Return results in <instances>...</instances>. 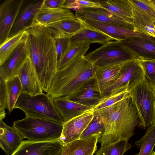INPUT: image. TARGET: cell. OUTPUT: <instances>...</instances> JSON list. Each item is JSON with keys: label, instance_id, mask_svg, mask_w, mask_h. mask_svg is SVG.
Segmentation results:
<instances>
[{"label": "cell", "instance_id": "cell-1", "mask_svg": "<svg viewBox=\"0 0 155 155\" xmlns=\"http://www.w3.org/2000/svg\"><path fill=\"white\" fill-rule=\"evenodd\" d=\"M105 127L104 135L98 139L101 146L119 141H128L134 134L140 123L137 108L129 95L123 100L107 107L94 111Z\"/></svg>", "mask_w": 155, "mask_h": 155}, {"label": "cell", "instance_id": "cell-2", "mask_svg": "<svg viewBox=\"0 0 155 155\" xmlns=\"http://www.w3.org/2000/svg\"><path fill=\"white\" fill-rule=\"evenodd\" d=\"M26 40L28 57L36 71L42 89L47 93L57 72L58 60L54 39L44 26L27 30Z\"/></svg>", "mask_w": 155, "mask_h": 155}, {"label": "cell", "instance_id": "cell-3", "mask_svg": "<svg viewBox=\"0 0 155 155\" xmlns=\"http://www.w3.org/2000/svg\"><path fill=\"white\" fill-rule=\"evenodd\" d=\"M96 68L85 56H80L57 71L47 94L53 99L76 93L94 79Z\"/></svg>", "mask_w": 155, "mask_h": 155}, {"label": "cell", "instance_id": "cell-4", "mask_svg": "<svg viewBox=\"0 0 155 155\" xmlns=\"http://www.w3.org/2000/svg\"><path fill=\"white\" fill-rule=\"evenodd\" d=\"M63 124L49 120L26 117L14 121L13 127L23 139L38 142L59 140Z\"/></svg>", "mask_w": 155, "mask_h": 155}, {"label": "cell", "instance_id": "cell-5", "mask_svg": "<svg viewBox=\"0 0 155 155\" xmlns=\"http://www.w3.org/2000/svg\"><path fill=\"white\" fill-rule=\"evenodd\" d=\"M14 108L21 110L26 117L49 120L63 124L64 123L54 106L53 99L45 93L31 95L23 92Z\"/></svg>", "mask_w": 155, "mask_h": 155}, {"label": "cell", "instance_id": "cell-6", "mask_svg": "<svg viewBox=\"0 0 155 155\" xmlns=\"http://www.w3.org/2000/svg\"><path fill=\"white\" fill-rule=\"evenodd\" d=\"M96 68L124 64L138 59L119 41H110L85 56Z\"/></svg>", "mask_w": 155, "mask_h": 155}, {"label": "cell", "instance_id": "cell-7", "mask_svg": "<svg viewBox=\"0 0 155 155\" xmlns=\"http://www.w3.org/2000/svg\"><path fill=\"white\" fill-rule=\"evenodd\" d=\"M138 112L139 126L145 129L155 124V94L144 79L128 91Z\"/></svg>", "mask_w": 155, "mask_h": 155}, {"label": "cell", "instance_id": "cell-8", "mask_svg": "<svg viewBox=\"0 0 155 155\" xmlns=\"http://www.w3.org/2000/svg\"><path fill=\"white\" fill-rule=\"evenodd\" d=\"M144 79V72L138 59L125 63L121 66L119 76L116 81L105 89L103 96L109 94L113 91L127 85L128 90Z\"/></svg>", "mask_w": 155, "mask_h": 155}, {"label": "cell", "instance_id": "cell-9", "mask_svg": "<svg viewBox=\"0 0 155 155\" xmlns=\"http://www.w3.org/2000/svg\"><path fill=\"white\" fill-rule=\"evenodd\" d=\"M78 19L86 26L101 32L116 41H120L132 36L155 39V37L115 24L90 19Z\"/></svg>", "mask_w": 155, "mask_h": 155}, {"label": "cell", "instance_id": "cell-10", "mask_svg": "<svg viewBox=\"0 0 155 155\" xmlns=\"http://www.w3.org/2000/svg\"><path fill=\"white\" fill-rule=\"evenodd\" d=\"M135 31L144 34L145 26L155 23V5L151 0H129Z\"/></svg>", "mask_w": 155, "mask_h": 155}, {"label": "cell", "instance_id": "cell-11", "mask_svg": "<svg viewBox=\"0 0 155 155\" xmlns=\"http://www.w3.org/2000/svg\"><path fill=\"white\" fill-rule=\"evenodd\" d=\"M64 145L60 140L33 142L23 141L11 155H60Z\"/></svg>", "mask_w": 155, "mask_h": 155}, {"label": "cell", "instance_id": "cell-12", "mask_svg": "<svg viewBox=\"0 0 155 155\" xmlns=\"http://www.w3.org/2000/svg\"><path fill=\"white\" fill-rule=\"evenodd\" d=\"M24 0H5L0 6V44L9 37Z\"/></svg>", "mask_w": 155, "mask_h": 155}, {"label": "cell", "instance_id": "cell-13", "mask_svg": "<svg viewBox=\"0 0 155 155\" xmlns=\"http://www.w3.org/2000/svg\"><path fill=\"white\" fill-rule=\"evenodd\" d=\"M43 2V0H24L9 38L31 27L33 19L41 8Z\"/></svg>", "mask_w": 155, "mask_h": 155}, {"label": "cell", "instance_id": "cell-14", "mask_svg": "<svg viewBox=\"0 0 155 155\" xmlns=\"http://www.w3.org/2000/svg\"><path fill=\"white\" fill-rule=\"evenodd\" d=\"M94 117V112L91 110L65 122L59 140L65 145L79 139Z\"/></svg>", "mask_w": 155, "mask_h": 155}, {"label": "cell", "instance_id": "cell-15", "mask_svg": "<svg viewBox=\"0 0 155 155\" xmlns=\"http://www.w3.org/2000/svg\"><path fill=\"white\" fill-rule=\"evenodd\" d=\"M75 16L80 19L111 23L134 30L133 23L103 8H83L76 11Z\"/></svg>", "mask_w": 155, "mask_h": 155}, {"label": "cell", "instance_id": "cell-16", "mask_svg": "<svg viewBox=\"0 0 155 155\" xmlns=\"http://www.w3.org/2000/svg\"><path fill=\"white\" fill-rule=\"evenodd\" d=\"M28 57L26 41L21 44L7 59L0 65V76L6 81L17 76Z\"/></svg>", "mask_w": 155, "mask_h": 155}, {"label": "cell", "instance_id": "cell-17", "mask_svg": "<svg viewBox=\"0 0 155 155\" xmlns=\"http://www.w3.org/2000/svg\"><path fill=\"white\" fill-rule=\"evenodd\" d=\"M119 41L138 59L155 60V39L132 36Z\"/></svg>", "mask_w": 155, "mask_h": 155}, {"label": "cell", "instance_id": "cell-18", "mask_svg": "<svg viewBox=\"0 0 155 155\" xmlns=\"http://www.w3.org/2000/svg\"><path fill=\"white\" fill-rule=\"evenodd\" d=\"M75 17L70 9L49 8L42 5L41 9L33 18L31 27L37 25L45 26Z\"/></svg>", "mask_w": 155, "mask_h": 155}, {"label": "cell", "instance_id": "cell-19", "mask_svg": "<svg viewBox=\"0 0 155 155\" xmlns=\"http://www.w3.org/2000/svg\"><path fill=\"white\" fill-rule=\"evenodd\" d=\"M17 76L21 82L23 92L31 95L43 93V90L35 68L29 57Z\"/></svg>", "mask_w": 155, "mask_h": 155}, {"label": "cell", "instance_id": "cell-20", "mask_svg": "<svg viewBox=\"0 0 155 155\" xmlns=\"http://www.w3.org/2000/svg\"><path fill=\"white\" fill-rule=\"evenodd\" d=\"M123 64L96 68L93 84L94 89L103 97L104 90L118 78Z\"/></svg>", "mask_w": 155, "mask_h": 155}, {"label": "cell", "instance_id": "cell-21", "mask_svg": "<svg viewBox=\"0 0 155 155\" xmlns=\"http://www.w3.org/2000/svg\"><path fill=\"white\" fill-rule=\"evenodd\" d=\"M53 101L56 110L64 123L92 109L89 107L71 101L66 97L54 98Z\"/></svg>", "mask_w": 155, "mask_h": 155}, {"label": "cell", "instance_id": "cell-22", "mask_svg": "<svg viewBox=\"0 0 155 155\" xmlns=\"http://www.w3.org/2000/svg\"><path fill=\"white\" fill-rule=\"evenodd\" d=\"M100 137L97 135L85 139H78L64 145L60 155H93Z\"/></svg>", "mask_w": 155, "mask_h": 155}, {"label": "cell", "instance_id": "cell-23", "mask_svg": "<svg viewBox=\"0 0 155 155\" xmlns=\"http://www.w3.org/2000/svg\"><path fill=\"white\" fill-rule=\"evenodd\" d=\"M23 138L12 126L0 121V146L5 153L11 155L23 141Z\"/></svg>", "mask_w": 155, "mask_h": 155}, {"label": "cell", "instance_id": "cell-24", "mask_svg": "<svg viewBox=\"0 0 155 155\" xmlns=\"http://www.w3.org/2000/svg\"><path fill=\"white\" fill-rule=\"evenodd\" d=\"M82 23L81 28L69 38V45L85 42L89 44L97 43L103 45L114 40L102 32L89 28Z\"/></svg>", "mask_w": 155, "mask_h": 155}, {"label": "cell", "instance_id": "cell-25", "mask_svg": "<svg viewBox=\"0 0 155 155\" xmlns=\"http://www.w3.org/2000/svg\"><path fill=\"white\" fill-rule=\"evenodd\" d=\"M94 80L90 81L78 92L67 97L73 102L89 107L92 109L98 105L104 97L93 87Z\"/></svg>", "mask_w": 155, "mask_h": 155}, {"label": "cell", "instance_id": "cell-26", "mask_svg": "<svg viewBox=\"0 0 155 155\" xmlns=\"http://www.w3.org/2000/svg\"><path fill=\"white\" fill-rule=\"evenodd\" d=\"M82 23L76 18L62 21L45 26L53 39L69 38L78 31Z\"/></svg>", "mask_w": 155, "mask_h": 155}, {"label": "cell", "instance_id": "cell-27", "mask_svg": "<svg viewBox=\"0 0 155 155\" xmlns=\"http://www.w3.org/2000/svg\"><path fill=\"white\" fill-rule=\"evenodd\" d=\"M96 1L102 8L133 24L132 7L129 0Z\"/></svg>", "mask_w": 155, "mask_h": 155}, {"label": "cell", "instance_id": "cell-28", "mask_svg": "<svg viewBox=\"0 0 155 155\" xmlns=\"http://www.w3.org/2000/svg\"><path fill=\"white\" fill-rule=\"evenodd\" d=\"M90 46L89 43L85 42L69 45L62 58L58 62L57 71L64 68L78 57L84 56Z\"/></svg>", "mask_w": 155, "mask_h": 155}, {"label": "cell", "instance_id": "cell-29", "mask_svg": "<svg viewBox=\"0 0 155 155\" xmlns=\"http://www.w3.org/2000/svg\"><path fill=\"white\" fill-rule=\"evenodd\" d=\"M28 32L27 30L8 38L0 45V65L3 64L21 43L25 41Z\"/></svg>", "mask_w": 155, "mask_h": 155}, {"label": "cell", "instance_id": "cell-30", "mask_svg": "<svg viewBox=\"0 0 155 155\" xmlns=\"http://www.w3.org/2000/svg\"><path fill=\"white\" fill-rule=\"evenodd\" d=\"M7 92L6 108L9 114L14 108L18 98L23 92L22 85L18 76H15L6 81Z\"/></svg>", "mask_w": 155, "mask_h": 155}, {"label": "cell", "instance_id": "cell-31", "mask_svg": "<svg viewBox=\"0 0 155 155\" xmlns=\"http://www.w3.org/2000/svg\"><path fill=\"white\" fill-rule=\"evenodd\" d=\"M139 149L137 155H150L154 151L155 145V124L149 127L145 134L135 143Z\"/></svg>", "mask_w": 155, "mask_h": 155}, {"label": "cell", "instance_id": "cell-32", "mask_svg": "<svg viewBox=\"0 0 155 155\" xmlns=\"http://www.w3.org/2000/svg\"><path fill=\"white\" fill-rule=\"evenodd\" d=\"M129 95L128 86L118 88L104 96L101 102L91 110L94 112L107 107L123 100Z\"/></svg>", "mask_w": 155, "mask_h": 155}, {"label": "cell", "instance_id": "cell-33", "mask_svg": "<svg viewBox=\"0 0 155 155\" xmlns=\"http://www.w3.org/2000/svg\"><path fill=\"white\" fill-rule=\"evenodd\" d=\"M131 147L128 141H119L101 146L95 152V155H123Z\"/></svg>", "mask_w": 155, "mask_h": 155}, {"label": "cell", "instance_id": "cell-34", "mask_svg": "<svg viewBox=\"0 0 155 155\" xmlns=\"http://www.w3.org/2000/svg\"><path fill=\"white\" fill-rule=\"evenodd\" d=\"M105 127L101 119L94 114V117L81 135L80 139H85L97 135L100 138L104 134Z\"/></svg>", "mask_w": 155, "mask_h": 155}, {"label": "cell", "instance_id": "cell-35", "mask_svg": "<svg viewBox=\"0 0 155 155\" xmlns=\"http://www.w3.org/2000/svg\"><path fill=\"white\" fill-rule=\"evenodd\" d=\"M139 60L144 72V80L153 90L155 89V60Z\"/></svg>", "mask_w": 155, "mask_h": 155}, {"label": "cell", "instance_id": "cell-36", "mask_svg": "<svg viewBox=\"0 0 155 155\" xmlns=\"http://www.w3.org/2000/svg\"><path fill=\"white\" fill-rule=\"evenodd\" d=\"M54 39L58 62L62 58L69 46V38H64Z\"/></svg>", "mask_w": 155, "mask_h": 155}, {"label": "cell", "instance_id": "cell-37", "mask_svg": "<svg viewBox=\"0 0 155 155\" xmlns=\"http://www.w3.org/2000/svg\"><path fill=\"white\" fill-rule=\"evenodd\" d=\"M0 109L5 110L7 107V92L6 81L0 76Z\"/></svg>", "mask_w": 155, "mask_h": 155}, {"label": "cell", "instance_id": "cell-38", "mask_svg": "<svg viewBox=\"0 0 155 155\" xmlns=\"http://www.w3.org/2000/svg\"><path fill=\"white\" fill-rule=\"evenodd\" d=\"M65 0H43V5L51 9L63 8Z\"/></svg>", "mask_w": 155, "mask_h": 155}, {"label": "cell", "instance_id": "cell-39", "mask_svg": "<svg viewBox=\"0 0 155 155\" xmlns=\"http://www.w3.org/2000/svg\"><path fill=\"white\" fill-rule=\"evenodd\" d=\"M80 8H103L96 0H77Z\"/></svg>", "mask_w": 155, "mask_h": 155}, {"label": "cell", "instance_id": "cell-40", "mask_svg": "<svg viewBox=\"0 0 155 155\" xmlns=\"http://www.w3.org/2000/svg\"><path fill=\"white\" fill-rule=\"evenodd\" d=\"M63 8L75 10L76 11L81 9L77 0H65Z\"/></svg>", "mask_w": 155, "mask_h": 155}, {"label": "cell", "instance_id": "cell-41", "mask_svg": "<svg viewBox=\"0 0 155 155\" xmlns=\"http://www.w3.org/2000/svg\"><path fill=\"white\" fill-rule=\"evenodd\" d=\"M144 34L155 37V23L147 25L144 28Z\"/></svg>", "mask_w": 155, "mask_h": 155}, {"label": "cell", "instance_id": "cell-42", "mask_svg": "<svg viewBox=\"0 0 155 155\" xmlns=\"http://www.w3.org/2000/svg\"><path fill=\"white\" fill-rule=\"evenodd\" d=\"M150 155H155V152L154 151Z\"/></svg>", "mask_w": 155, "mask_h": 155}, {"label": "cell", "instance_id": "cell-43", "mask_svg": "<svg viewBox=\"0 0 155 155\" xmlns=\"http://www.w3.org/2000/svg\"><path fill=\"white\" fill-rule=\"evenodd\" d=\"M152 1L155 5V0H152Z\"/></svg>", "mask_w": 155, "mask_h": 155}, {"label": "cell", "instance_id": "cell-44", "mask_svg": "<svg viewBox=\"0 0 155 155\" xmlns=\"http://www.w3.org/2000/svg\"><path fill=\"white\" fill-rule=\"evenodd\" d=\"M153 91H154V93L155 94V89Z\"/></svg>", "mask_w": 155, "mask_h": 155}]
</instances>
